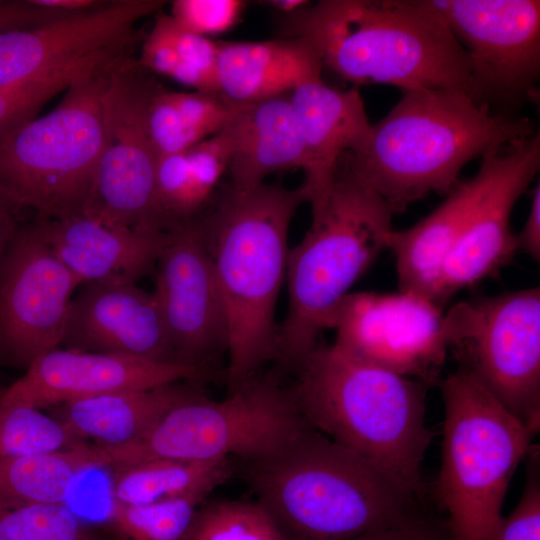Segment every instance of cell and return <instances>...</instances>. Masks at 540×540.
Masks as SVG:
<instances>
[{
    "label": "cell",
    "instance_id": "603a6c76",
    "mask_svg": "<svg viewBox=\"0 0 540 540\" xmlns=\"http://www.w3.org/2000/svg\"><path fill=\"white\" fill-rule=\"evenodd\" d=\"M222 132L230 147V185L248 189L275 172L302 169L304 150L290 93L233 105Z\"/></svg>",
    "mask_w": 540,
    "mask_h": 540
},
{
    "label": "cell",
    "instance_id": "ac0fdd59",
    "mask_svg": "<svg viewBox=\"0 0 540 540\" xmlns=\"http://www.w3.org/2000/svg\"><path fill=\"white\" fill-rule=\"evenodd\" d=\"M210 375L180 363L56 348L36 358L22 377L0 393V405L41 409L106 393L199 381Z\"/></svg>",
    "mask_w": 540,
    "mask_h": 540
},
{
    "label": "cell",
    "instance_id": "f1b7e54d",
    "mask_svg": "<svg viewBox=\"0 0 540 540\" xmlns=\"http://www.w3.org/2000/svg\"><path fill=\"white\" fill-rule=\"evenodd\" d=\"M84 442L40 409L0 405V459L59 451Z\"/></svg>",
    "mask_w": 540,
    "mask_h": 540
},
{
    "label": "cell",
    "instance_id": "ab89813d",
    "mask_svg": "<svg viewBox=\"0 0 540 540\" xmlns=\"http://www.w3.org/2000/svg\"><path fill=\"white\" fill-rule=\"evenodd\" d=\"M516 237L518 251L521 250L535 261L540 260V185L534 187L526 221Z\"/></svg>",
    "mask_w": 540,
    "mask_h": 540
},
{
    "label": "cell",
    "instance_id": "f546056e",
    "mask_svg": "<svg viewBox=\"0 0 540 540\" xmlns=\"http://www.w3.org/2000/svg\"><path fill=\"white\" fill-rule=\"evenodd\" d=\"M186 540H286L265 509L255 501H205Z\"/></svg>",
    "mask_w": 540,
    "mask_h": 540
},
{
    "label": "cell",
    "instance_id": "9a60e30c",
    "mask_svg": "<svg viewBox=\"0 0 540 540\" xmlns=\"http://www.w3.org/2000/svg\"><path fill=\"white\" fill-rule=\"evenodd\" d=\"M153 293L178 361L215 374L227 353L228 323L197 217L169 232Z\"/></svg>",
    "mask_w": 540,
    "mask_h": 540
},
{
    "label": "cell",
    "instance_id": "7402d4cb",
    "mask_svg": "<svg viewBox=\"0 0 540 540\" xmlns=\"http://www.w3.org/2000/svg\"><path fill=\"white\" fill-rule=\"evenodd\" d=\"M489 178L485 157L477 173L459 181L446 199L413 226L393 230L388 249L396 259L398 290L422 295L436 304L447 257L460 237ZM440 306V305H439Z\"/></svg>",
    "mask_w": 540,
    "mask_h": 540
},
{
    "label": "cell",
    "instance_id": "7bdbcfd3",
    "mask_svg": "<svg viewBox=\"0 0 540 540\" xmlns=\"http://www.w3.org/2000/svg\"><path fill=\"white\" fill-rule=\"evenodd\" d=\"M266 3L282 16L295 14L311 4L307 0H269Z\"/></svg>",
    "mask_w": 540,
    "mask_h": 540
},
{
    "label": "cell",
    "instance_id": "9c48e42d",
    "mask_svg": "<svg viewBox=\"0 0 540 540\" xmlns=\"http://www.w3.org/2000/svg\"><path fill=\"white\" fill-rule=\"evenodd\" d=\"M309 428L278 373L257 374L222 400L196 390L129 445L98 447L106 467L114 468L153 459L252 462L282 450Z\"/></svg>",
    "mask_w": 540,
    "mask_h": 540
},
{
    "label": "cell",
    "instance_id": "8992f818",
    "mask_svg": "<svg viewBox=\"0 0 540 540\" xmlns=\"http://www.w3.org/2000/svg\"><path fill=\"white\" fill-rule=\"evenodd\" d=\"M393 212L352 170L339 163L321 208L303 239L290 248L288 309L278 325L274 359L294 372L331 328L350 288L388 249Z\"/></svg>",
    "mask_w": 540,
    "mask_h": 540
},
{
    "label": "cell",
    "instance_id": "5b68a950",
    "mask_svg": "<svg viewBox=\"0 0 540 540\" xmlns=\"http://www.w3.org/2000/svg\"><path fill=\"white\" fill-rule=\"evenodd\" d=\"M243 477L286 540H353L416 509V498L312 427L244 462Z\"/></svg>",
    "mask_w": 540,
    "mask_h": 540
},
{
    "label": "cell",
    "instance_id": "4316f807",
    "mask_svg": "<svg viewBox=\"0 0 540 540\" xmlns=\"http://www.w3.org/2000/svg\"><path fill=\"white\" fill-rule=\"evenodd\" d=\"M113 502L147 505L195 494L209 495L232 475V459L207 462L153 459L115 468Z\"/></svg>",
    "mask_w": 540,
    "mask_h": 540
},
{
    "label": "cell",
    "instance_id": "d6a6232c",
    "mask_svg": "<svg viewBox=\"0 0 540 540\" xmlns=\"http://www.w3.org/2000/svg\"><path fill=\"white\" fill-rule=\"evenodd\" d=\"M526 480L514 510L502 517L491 540H540V449L532 445L526 457Z\"/></svg>",
    "mask_w": 540,
    "mask_h": 540
},
{
    "label": "cell",
    "instance_id": "4fadbf2b",
    "mask_svg": "<svg viewBox=\"0 0 540 540\" xmlns=\"http://www.w3.org/2000/svg\"><path fill=\"white\" fill-rule=\"evenodd\" d=\"M338 349L359 361L439 382L448 353L443 307L411 292H354L340 303L331 328Z\"/></svg>",
    "mask_w": 540,
    "mask_h": 540
},
{
    "label": "cell",
    "instance_id": "e0dca14e",
    "mask_svg": "<svg viewBox=\"0 0 540 540\" xmlns=\"http://www.w3.org/2000/svg\"><path fill=\"white\" fill-rule=\"evenodd\" d=\"M161 0L108 1L32 29L0 32V88L32 81L99 55L131 56L137 22L156 14Z\"/></svg>",
    "mask_w": 540,
    "mask_h": 540
},
{
    "label": "cell",
    "instance_id": "ba28073f",
    "mask_svg": "<svg viewBox=\"0 0 540 540\" xmlns=\"http://www.w3.org/2000/svg\"><path fill=\"white\" fill-rule=\"evenodd\" d=\"M77 78L41 117L0 133V199L36 220L82 214L105 143V94L112 69Z\"/></svg>",
    "mask_w": 540,
    "mask_h": 540
},
{
    "label": "cell",
    "instance_id": "277c9868",
    "mask_svg": "<svg viewBox=\"0 0 540 540\" xmlns=\"http://www.w3.org/2000/svg\"><path fill=\"white\" fill-rule=\"evenodd\" d=\"M295 374L292 394L312 428L421 498V464L433 440L426 383L354 359L334 344H318Z\"/></svg>",
    "mask_w": 540,
    "mask_h": 540
},
{
    "label": "cell",
    "instance_id": "6da1fadb",
    "mask_svg": "<svg viewBox=\"0 0 540 540\" xmlns=\"http://www.w3.org/2000/svg\"><path fill=\"white\" fill-rule=\"evenodd\" d=\"M304 202L301 187L229 185L197 216L227 316L224 376L229 390L274 359L275 311L286 280L289 228Z\"/></svg>",
    "mask_w": 540,
    "mask_h": 540
},
{
    "label": "cell",
    "instance_id": "e575fe53",
    "mask_svg": "<svg viewBox=\"0 0 540 540\" xmlns=\"http://www.w3.org/2000/svg\"><path fill=\"white\" fill-rule=\"evenodd\" d=\"M245 6L241 0H175L170 15L184 29L210 38L231 29Z\"/></svg>",
    "mask_w": 540,
    "mask_h": 540
},
{
    "label": "cell",
    "instance_id": "60d3db41",
    "mask_svg": "<svg viewBox=\"0 0 540 540\" xmlns=\"http://www.w3.org/2000/svg\"><path fill=\"white\" fill-rule=\"evenodd\" d=\"M36 5L67 12H84L103 6L107 1L99 0H32Z\"/></svg>",
    "mask_w": 540,
    "mask_h": 540
},
{
    "label": "cell",
    "instance_id": "8d00e7d4",
    "mask_svg": "<svg viewBox=\"0 0 540 540\" xmlns=\"http://www.w3.org/2000/svg\"><path fill=\"white\" fill-rule=\"evenodd\" d=\"M186 153L197 186L210 202L219 181L228 171L230 147L227 137L221 131L197 143Z\"/></svg>",
    "mask_w": 540,
    "mask_h": 540
},
{
    "label": "cell",
    "instance_id": "f35d334b",
    "mask_svg": "<svg viewBox=\"0 0 540 540\" xmlns=\"http://www.w3.org/2000/svg\"><path fill=\"white\" fill-rule=\"evenodd\" d=\"M71 14L36 5L32 0H0V32L36 28Z\"/></svg>",
    "mask_w": 540,
    "mask_h": 540
},
{
    "label": "cell",
    "instance_id": "7a4b0ae2",
    "mask_svg": "<svg viewBox=\"0 0 540 540\" xmlns=\"http://www.w3.org/2000/svg\"><path fill=\"white\" fill-rule=\"evenodd\" d=\"M532 133L529 119L495 113L463 91L409 90L340 162L395 214L447 195L471 160Z\"/></svg>",
    "mask_w": 540,
    "mask_h": 540
},
{
    "label": "cell",
    "instance_id": "4dcf8cb0",
    "mask_svg": "<svg viewBox=\"0 0 540 540\" xmlns=\"http://www.w3.org/2000/svg\"><path fill=\"white\" fill-rule=\"evenodd\" d=\"M125 56L90 57L45 76L15 86L0 88V133L20 126L37 115L53 97L66 90L77 78Z\"/></svg>",
    "mask_w": 540,
    "mask_h": 540
},
{
    "label": "cell",
    "instance_id": "d590c367",
    "mask_svg": "<svg viewBox=\"0 0 540 540\" xmlns=\"http://www.w3.org/2000/svg\"><path fill=\"white\" fill-rule=\"evenodd\" d=\"M186 124L201 140L220 133L228 122L233 105L218 94L167 91Z\"/></svg>",
    "mask_w": 540,
    "mask_h": 540
},
{
    "label": "cell",
    "instance_id": "52a82bcc",
    "mask_svg": "<svg viewBox=\"0 0 540 540\" xmlns=\"http://www.w3.org/2000/svg\"><path fill=\"white\" fill-rule=\"evenodd\" d=\"M439 385L445 414L438 503L452 540H491L535 434L466 369Z\"/></svg>",
    "mask_w": 540,
    "mask_h": 540
},
{
    "label": "cell",
    "instance_id": "484cf974",
    "mask_svg": "<svg viewBox=\"0 0 540 540\" xmlns=\"http://www.w3.org/2000/svg\"><path fill=\"white\" fill-rule=\"evenodd\" d=\"M104 467L101 449L86 442L49 453L0 459V512L65 504L82 473Z\"/></svg>",
    "mask_w": 540,
    "mask_h": 540
},
{
    "label": "cell",
    "instance_id": "5bb4252c",
    "mask_svg": "<svg viewBox=\"0 0 540 540\" xmlns=\"http://www.w3.org/2000/svg\"><path fill=\"white\" fill-rule=\"evenodd\" d=\"M79 285L33 224L17 227L0 263V356L28 367L58 348Z\"/></svg>",
    "mask_w": 540,
    "mask_h": 540
},
{
    "label": "cell",
    "instance_id": "836d02e7",
    "mask_svg": "<svg viewBox=\"0 0 540 540\" xmlns=\"http://www.w3.org/2000/svg\"><path fill=\"white\" fill-rule=\"evenodd\" d=\"M162 86L151 99L148 129L158 157L187 151L203 141L186 124Z\"/></svg>",
    "mask_w": 540,
    "mask_h": 540
},
{
    "label": "cell",
    "instance_id": "3957f363",
    "mask_svg": "<svg viewBox=\"0 0 540 540\" xmlns=\"http://www.w3.org/2000/svg\"><path fill=\"white\" fill-rule=\"evenodd\" d=\"M282 30L312 41L323 67L357 85L453 89L481 102L466 53L427 0L319 1L283 16Z\"/></svg>",
    "mask_w": 540,
    "mask_h": 540
},
{
    "label": "cell",
    "instance_id": "7c38bea8",
    "mask_svg": "<svg viewBox=\"0 0 540 540\" xmlns=\"http://www.w3.org/2000/svg\"><path fill=\"white\" fill-rule=\"evenodd\" d=\"M466 53L477 96L517 106L540 76L538 0H427Z\"/></svg>",
    "mask_w": 540,
    "mask_h": 540
},
{
    "label": "cell",
    "instance_id": "74e56055",
    "mask_svg": "<svg viewBox=\"0 0 540 540\" xmlns=\"http://www.w3.org/2000/svg\"><path fill=\"white\" fill-rule=\"evenodd\" d=\"M353 540H452V538L445 520L435 519L414 509Z\"/></svg>",
    "mask_w": 540,
    "mask_h": 540
},
{
    "label": "cell",
    "instance_id": "d6986e66",
    "mask_svg": "<svg viewBox=\"0 0 540 540\" xmlns=\"http://www.w3.org/2000/svg\"><path fill=\"white\" fill-rule=\"evenodd\" d=\"M62 344L66 349L180 363L153 293L135 283L82 284L72 299Z\"/></svg>",
    "mask_w": 540,
    "mask_h": 540
},
{
    "label": "cell",
    "instance_id": "2e32d148",
    "mask_svg": "<svg viewBox=\"0 0 540 540\" xmlns=\"http://www.w3.org/2000/svg\"><path fill=\"white\" fill-rule=\"evenodd\" d=\"M482 157L488 182L445 261L436 297L441 307L460 290L497 276L518 251L511 215L539 171L540 135L517 138Z\"/></svg>",
    "mask_w": 540,
    "mask_h": 540
},
{
    "label": "cell",
    "instance_id": "cb8c5ba5",
    "mask_svg": "<svg viewBox=\"0 0 540 540\" xmlns=\"http://www.w3.org/2000/svg\"><path fill=\"white\" fill-rule=\"evenodd\" d=\"M322 69L319 50L304 37L218 42V95L231 105L290 93Z\"/></svg>",
    "mask_w": 540,
    "mask_h": 540
},
{
    "label": "cell",
    "instance_id": "44dd1931",
    "mask_svg": "<svg viewBox=\"0 0 540 540\" xmlns=\"http://www.w3.org/2000/svg\"><path fill=\"white\" fill-rule=\"evenodd\" d=\"M290 100L304 150L300 187L314 213L323 205L342 157L363 140L371 123L357 89L332 88L322 75L300 82Z\"/></svg>",
    "mask_w": 540,
    "mask_h": 540
},
{
    "label": "cell",
    "instance_id": "8fae6325",
    "mask_svg": "<svg viewBox=\"0 0 540 540\" xmlns=\"http://www.w3.org/2000/svg\"><path fill=\"white\" fill-rule=\"evenodd\" d=\"M137 60L110 73L105 94V143L82 214L148 232H167L156 195L158 155L148 109L161 87Z\"/></svg>",
    "mask_w": 540,
    "mask_h": 540
},
{
    "label": "cell",
    "instance_id": "83f0119b",
    "mask_svg": "<svg viewBox=\"0 0 540 540\" xmlns=\"http://www.w3.org/2000/svg\"><path fill=\"white\" fill-rule=\"evenodd\" d=\"M207 494H195L147 505L112 502L109 527L117 540H186Z\"/></svg>",
    "mask_w": 540,
    "mask_h": 540
},
{
    "label": "cell",
    "instance_id": "d4e9b609",
    "mask_svg": "<svg viewBox=\"0 0 540 540\" xmlns=\"http://www.w3.org/2000/svg\"><path fill=\"white\" fill-rule=\"evenodd\" d=\"M181 382L60 404L55 406L58 420L83 441L91 439L102 448L123 447L144 436L167 411L197 390Z\"/></svg>",
    "mask_w": 540,
    "mask_h": 540
},
{
    "label": "cell",
    "instance_id": "1f68e13d",
    "mask_svg": "<svg viewBox=\"0 0 540 540\" xmlns=\"http://www.w3.org/2000/svg\"><path fill=\"white\" fill-rule=\"evenodd\" d=\"M0 540H103L66 504L0 512Z\"/></svg>",
    "mask_w": 540,
    "mask_h": 540
},
{
    "label": "cell",
    "instance_id": "b9f144b4",
    "mask_svg": "<svg viewBox=\"0 0 540 540\" xmlns=\"http://www.w3.org/2000/svg\"><path fill=\"white\" fill-rule=\"evenodd\" d=\"M16 229L12 209L0 199V263Z\"/></svg>",
    "mask_w": 540,
    "mask_h": 540
},
{
    "label": "cell",
    "instance_id": "30bf717a",
    "mask_svg": "<svg viewBox=\"0 0 540 540\" xmlns=\"http://www.w3.org/2000/svg\"><path fill=\"white\" fill-rule=\"evenodd\" d=\"M448 351L536 434L540 422V288L465 300L444 313Z\"/></svg>",
    "mask_w": 540,
    "mask_h": 540
},
{
    "label": "cell",
    "instance_id": "ffe728a7",
    "mask_svg": "<svg viewBox=\"0 0 540 540\" xmlns=\"http://www.w3.org/2000/svg\"><path fill=\"white\" fill-rule=\"evenodd\" d=\"M80 285L135 283L156 264L169 232H148L103 222L86 214L33 224Z\"/></svg>",
    "mask_w": 540,
    "mask_h": 540
}]
</instances>
